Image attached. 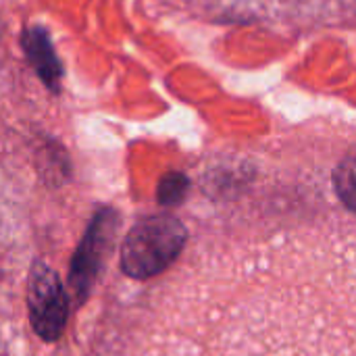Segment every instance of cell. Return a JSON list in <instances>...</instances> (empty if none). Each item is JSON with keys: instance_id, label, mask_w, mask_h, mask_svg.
Listing matches in <instances>:
<instances>
[{"instance_id": "6da1fadb", "label": "cell", "mask_w": 356, "mask_h": 356, "mask_svg": "<svg viewBox=\"0 0 356 356\" xmlns=\"http://www.w3.org/2000/svg\"><path fill=\"white\" fill-rule=\"evenodd\" d=\"M186 225L173 215H152L136 223L123 238L119 265L127 277L150 280L167 271L184 252Z\"/></svg>"}, {"instance_id": "7a4b0ae2", "label": "cell", "mask_w": 356, "mask_h": 356, "mask_svg": "<svg viewBox=\"0 0 356 356\" xmlns=\"http://www.w3.org/2000/svg\"><path fill=\"white\" fill-rule=\"evenodd\" d=\"M117 227L119 215L108 207L100 209L90 221L69 267V288L77 305H81L94 288V282L111 254Z\"/></svg>"}, {"instance_id": "3957f363", "label": "cell", "mask_w": 356, "mask_h": 356, "mask_svg": "<svg viewBox=\"0 0 356 356\" xmlns=\"http://www.w3.org/2000/svg\"><path fill=\"white\" fill-rule=\"evenodd\" d=\"M69 300L60 277L44 263L35 261L27 277V311L38 338L56 342L67 325Z\"/></svg>"}, {"instance_id": "277c9868", "label": "cell", "mask_w": 356, "mask_h": 356, "mask_svg": "<svg viewBox=\"0 0 356 356\" xmlns=\"http://www.w3.org/2000/svg\"><path fill=\"white\" fill-rule=\"evenodd\" d=\"M23 46H25V52L31 58L38 75L48 86H56L60 75H63V69H60V63H58L54 50H52L48 35L42 29H27L23 33Z\"/></svg>"}, {"instance_id": "5b68a950", "label": "cell", "mask_w": 356, "mask_h": 356, "mask_svg": "<svg viewBox=\"0 0 356 356\" xmlns=\"http://www.w3.org/2000/svg\"><path fill=\"white\" fill-rule=\"evenodd\" d=\"M334 190L338 200L356 215V148L334 169Z\"/></svg>"}, {"instance_id": "8992f818", "label": "cell", "mask_w": 356, "mask_h": 356, "mask_svg": "<svg viewBox=\"0 0 356 356\" xmlns=\"http://www.w3.org/2000/svg\"><path fill=\"white\" fill-rule=\"evenodd\" d=\"M188 188H190V179L184 175V173H167L161 184H159V190H156V200L163 204V207H175L179 204L186 194H188Z\"/></svg>"}]
</instances>
